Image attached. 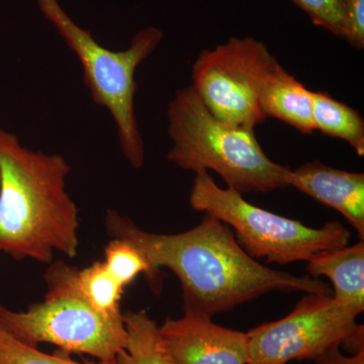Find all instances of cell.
<instances>
[{"label":"cell","instance_id":"obj_1","mask_svg":"<svg viewBox=\"0 0 364 364\" xmlns=\"http://www.w3.org/2000/svg\"><path fill=\"white\" fill-rule=\"evenodd\" d=\"M107 233L135 246L156 277L168 268L179 279L184 314L214 317L272 291L325 294L331 289L311 275L272 269L239 245L225 223L205 214L200 224L178 234L144 231L116 210H107Z\"/></svg>","mask_w":364,"mask_h":364},{"label":"cell","instance_id":"obj_2","mask_svg":"<svg viewBox=\"0 0 364 364\" xmlns=\"http://www.w3.org/2000/svg\"><path fill=\"white\" fill-rule=\"evenodd\" d=\"M71 167L59 154L23 147L0 128V253L51 263L77 255L78 208L66 191Z\"/></svg>","mask_w":364,"mask_h":364},{"label":"cell","instance_id":"obj_3","mask_svg":"<svg viewBox=\"0 0 364 364\" xmlns=\"http://www.w3.org/2000/svg\"><path fill=\"white\" fill-rule=\"evenodd\" d=\"M167 116L170 162L196 173L213 170L241 195L287 188L291 168L268 158L253 129L217 119L193 86L176 91Z\"/></svg>","mask_w":364,"mask_h":364},{"label":"cell","instance_id":"obj_4","mask_svg":"<svg viewBox=\"0 0 364 364\" xmlns=\"http://www.w3.org/2000/svg\"><path fill=\"white\" fill-rule=\"evenodd\" d=\"M38 6L77 55L93 102L111 112L124 156L134 168L140 169L145 149L135 112V72L162 42V31L155 26L143 28L134 36L128 49L114 52L98 44L88 31L72 20L58 0H38Z\"/></svg>","mask_w":364,"mask_h":364},{"label":"cell","instance_id":"obj_5","mask_svg":"<svg viewBox=\"0 0 364 364\" xmlns=\"http://www.w3.org/2000/svg\"><path fill=\"white\" fill-rule=\"evenodd\" d=\"M76 267L57 261L45 274V299L26 312H14L0 304V325L16 338L37 347L56 345L64 353L86 354L104 363H117L128 334L123 315L109 317L97 312L79 294Z\"/></svg>","mask_w":364,"mask_h":364},{"label":"cell","instance_id":"obj_6","mask_svg":"<svg viewBox=\"0 0 364 364\" xmlns=\"http://www.w3.org/2000/svg\"><path fill=\"white\" fill-rule=\"evenodd\" d=\"M189 205L233 228L239 245L254 259L267 263L308 261L321 251L344 247L350 239L340 222L312 228L256 207L235 189L219 188L208 171L196 173Z\"/></svg>","mask_w":364,"mask_h":364},{"label":"cell","instance_id":"obj_7","mask_svg":"<svg viewBox=\"0 0 364 364\" xmlns=\"http://www.w3.org/2000/svg\"><path fill=\"white\" fill-rule=\"evenodd\" d=\"M277 63L264 43L252 37L230 38L200 52L193 65L191 86L217 119L254 130L267 119L261 91Z\"/></svg>","mask_w":364,"mask_h":364},{"label":"cell","instance_id":"obj_8","mask_svg":"<svg viewBox=\"0 0 364 364\" xmlns=\"http://www.w3.org/2000/svg\"><path fill=\"white\" fill-rule=\"evenodd\" d=\"M358 316L333 296L306 294L287 317L246 333L248 364L315 361L358 329Z\"/></svg>","mask_w":364,"mask_h":364},{"label":"cell","instance_id":"obj_9","mask_svg":"<svg viewBox=\"0 0 364 364\" xmlns=\"http://www.w3.org/2000/svg\"><path fill=\"white\" fill-rule=\"evenodd\" d=\"M167 349L178 364H248L246 333L215 324L212 318L184 314L159 326Z\"/></svg>","mask_w":364,"mask_h":364},{"label":"cell","instance_id":"obj_10","mask_svg":"<svg viewBox=\"0 0 364 364\" xmlns=\"http://www.w3.org/2000/svg\"><path fill=\"white\" fill-rule=\"evenodd\" d=\"M287 186L338 210L364 238V174L332 168L320 161L289 170Z\"/></svg>","mask_w":364,"mask_h":364},{"label":"cell","instance_id":"obj_11","mask_svg":"<svg viewBox=\"0 0 364 364\" xmlns=\"http://www.w3.org/2000/svg\"><path fill=\"white\" fill-rule=\"evenodd\" d=\"M306 272L318 279L326 277L334 287V298L354 313L364 310V243L314 254Z\"/></svg>","mask_w":364,"mask_h":364},{"label":"cell","instance_id":"obj_12","mask_svg":"<svg viewBox=\"0 0 364 364\" xmlns=\"http://www.w3.org/2000/svg\"><path fill=\"white\" fill-rule=\"evenodd\" d=\"M260 105L265 117L284 122L299 133L310 135L316 131L312 97L303 83L277 63L263 85Z\"/></svg>","mask_w":364,"mask_h":364},{"label":"cell","instance_id":"obj_13","mask_svg":"<svg viewBox=\"0 0 364 364\" xmlns=\"http://www.w3.org/2000/svg\"><path fill=\"white\" fill-rule=\"evenodd\" d=\"M128 340L117 364H178L160 334L159 326L145 310L124 314Z\"/></svg>","mask_w":364,"mask_h":364},{"label":"cell","instance_id":"obj_14","mask_svg":"<svg viewBox=\"0 0 364 364\" xmlns=\"http://www.w3.org/2000/svg\"><path fill=\"white\" fill-rule=\"evenodd\" d=\"M316 131L346 141L364 155V121L358 111L321 91L311 90Z\"/></svg>","mask_w":364,"mask_h":364},{"label":"cell","instance_id":"obj_15","mask_svg":"<svg viewBox=\"0 0 364 364\" xmlns=\"http://www.w3.org/2000/svg\"><path fill=\"white\" fill-rule=\"evenodd\" d=\"M79 294L97 312L109 317L122 316L119 308L124 287L109 272L104 261L77 269L74 275Z\"/></svg>","mask_w":364,"mask_h":364},{"label":"cell","instance_id":"obj_16","mask_svg":"<svg viewBox=\"0 0 364 364\" xmlns=\"http://www.w3.org/2000/svg\"><path fill=\"white\" fill-rule=\"evenodd\" d=\"M104 262L124 289L142 273L150 279H155L143 254L135 246L122 239H112L109 242L105 247Z\"/></svg>","mask_w":364,"mask_h":364},{"label":"cell","instance_id":"obj_17","mask_svg":"<svg viewBox=\"0 0 364 364\" xmlns=\"http://www.w3.org/2000/svg\"><path fill=\"white\" fill-rule=\"evenodd\" d=\"M0 364H117L104 363H77L60 351L54 355L40 351L38 347L23 343L0 325Z\"/></svg>","mask_w":364,"mask_h":364},{"label":"cell","instance_id":"obj_18","mask_svg":"<svg viewBox=\"0 0 364 364\" xmlns=\"http://www.w3.org/2000/svg\"><path fill=\"white\" fill-rule=\"evenodd\" d=\"M309 16L314 25L322 26L342 38V16L345 0H291Z\"/></svg>","mask_w":364,"mask_h":364},{"label":"cell","instance_id":"obj_19","mask_svg":"<svg viewBox=\"0 0 364 364\" xmlns=\"http://www.w3.org/2000/svg\"><path fill=\"white\" fill-rule=\"evenodd\" d=\"M342 39L358 50L364 48V0H345Z\"/></svg>","mask_w":364,"mask_h":364},{"label":"cell","instance_id":"obj_20","mask_svg":"<svg viewBox=\"0 0 364 364\" xmlns=\"http://www.w3.org/2000/svg\"><path fill=\"white\" fill-rule=\"evenodd\" d=\"M315 363L317 364H364V351L354 354L353 356H344L340 352L339 347H336L316 359Z\"/></svg>","mask_w":364,"mask_h":364}]
</instances>
